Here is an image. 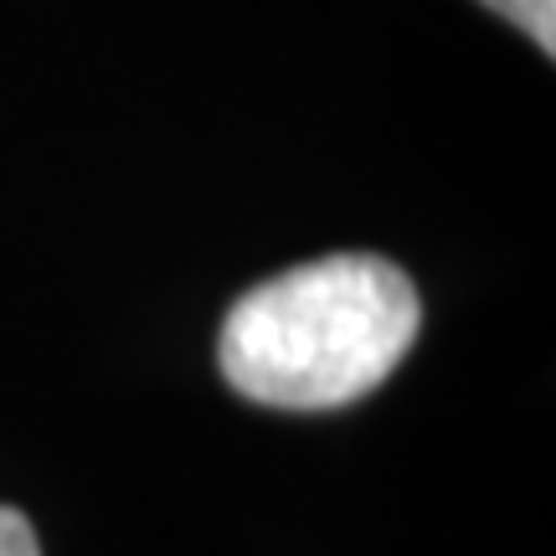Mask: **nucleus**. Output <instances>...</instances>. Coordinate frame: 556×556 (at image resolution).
Masks as SVG:
<instances>
[{
  "mask_svg": "<svg viewBox=\"0 0 556 556\" xmlns=\"http://www.w3.org/2000/svg\"><path fill=\"white\" fill-rule=\"evenodd\" d=\"M422 304L377 253H330L268 278L227 309L217 340L232 392L283 413H325L377 392L413 351Z\"/></svg>",
  "mask_w": 556,
  "mask_h": 556,
  "instance_id": "1",
  "label": "nucleus"
},
{
  "mask_svg": "<svg viewBox=\"0 0 556 556\" xmlns=\"http://www.w3.org/2000/svg\"><path fill=\"white\" fill-rule=\"evenodd\" d=\"M479 5H490L510 26H520L546 58L556 52V0H479Z\"/></svg>",
  "mask_w": 556,
  "mask_h": 556,
  "instance_id": "2",
  "label": "nucleus"
},
{
  "mask_svg": "<svg viewBox=\"0 0 556 556\" xmlns=\"http://www.w3.org/2000/svg\"><path fill=\"white\" fill-rule=\"evenodd\" d=\"M0 556H41L31 520L11 510V505H0Z\"/></svg>",
  "mask_w": 556,
  "mask_h": 556,
  "instance_id": "3",
  "label": "nucleus"
}]
</instances>
